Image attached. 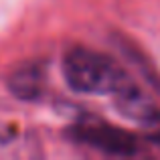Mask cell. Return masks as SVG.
<instances>
[{
	"mask_svg": "<svg viewBox=\"0 0 160 160\" xmlns=\"http://www.w3.org/2000/svg\"><path fill=\"white\" fill-rule=\"evenodd\" d=\"M65 79L75 91L93 95H118L122 102L136 95L132 79L112 57L85 47L71 49L63 61Z\"/></svg>",
	"mask_w": 160,
	"mask_h": 160,
	"instance_id": "1",
	"label": "cell"
},
{
	"mask_svg": "<svg viewBox=\"0 0 160 160\" xmlns=\"http://www.w3.org/2000/svg\"><path fill=\"white\" fill-rule=\"evenodd\" d=\"M35 140L20 126L0 122V158H28L35 156Z\"/></svg>",
	"mask_w": 160,
	"mask_h": 160,
	"instance_id": "2",
	"label": "cell"
},
{
	"mask_svg": "<svg viewBox=\"0 0 160 160\" xmlns=\"http://www.w3.org/2000/svg\"><path fill=\"white\" fill-rule=\"evenodd\" d=\"M43 73L39 67H22L16 69L10 77V87L16 93V98L24 99H35L41 95V87H43Z\"/></svg>",
	"mask_w": 160,
	"mask_h": 160,
	"instance_id": "3",
	"label": "cell"
}]
</instances>
